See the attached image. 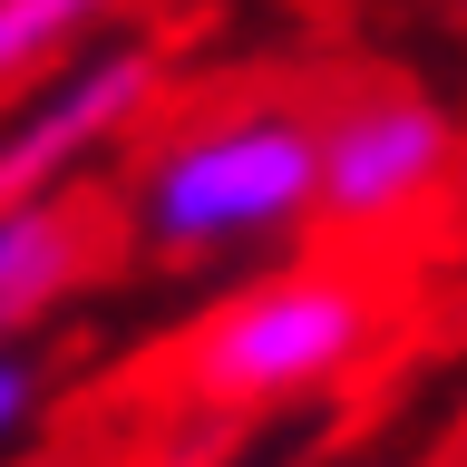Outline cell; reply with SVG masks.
<instances>
[{"label": "cell", "mask_w": 467, "mask_h": 467, "mask_svg": "<svg viewBox=\"0 0 467 467\" xmlns=\"http://www.w3.org/2000/svg\"><path fill=\"white\" fill-rule=\"evenodd\" d=\"M458 127L419 88H370L321 117V214L331 224H400L448 185Z\"/></svg>", "instance_id": "4"}, {"label": "cell", "mask_w": 467, "mask_h": 467, "mask_svg": "<svg viewBox=\"0 0 467 467\" xmlns=\"http://www.w3.org/2000/svg\"><path fill=\"white\" fill-rule=\"evenodd\" d=\"M117 10H127V0H0V88L39 78L49 58H68L78 39H98Z\"/></svg>", "instance_id": "6"}, {"label": "cell", "mask_w": 467, "mask_h": 467, "mask_svg": "<svg viewBox=\"0 0 467 467\" xmlns=\"http://www.w3.org/2000/svg\"><path fill=\"white\" fill-rule=\"evenodd\" d=\"M302 214H321V127L292 108L204 117L137 166V234L175 263L273 244Z\"/></svg>", "instance_id": "1"}, {"label": "cell", "mask_w": 467, "mask_h": 467, "mask_svg": "<svg viewBox=\"0 0 467 467\" xmlns=\"http://www.w3.org/2000/svg\"><path fill=\"white\" fill-rule=\"evenodd\" d=\"M156 78H166V58L146 49V39H88V49H68L39 88H20L10 117H0V204L68 195L146 117Z\"/></svg>", "instance_id": "3"}, {"label": "cell", "mask_w": 467, "mask_h": 467, "mask_svg": "<svg viewBox=\"0 0 467 467\" xmlns=\"http://www.w3.org/2000/svg\"><path fill=\"white\" fill-rule=\"evenodd\" d=\"M78 263H88V224H78V204H68V195L0 204V350L20 341L49 302H68Z\"/></svg>", "instance_id": "5"}, {"label": "cell", "mask_w": 467, "mask_h": 467, "mask_svg": "<svg viewBox=\"0 0 467 467\" xmlns=\"http://www.w3.org/2000/svg\"><path fill=\"white\" fill-rule=\"evenodd\" d=\"M379 331V302L360 273H273V283H244L234 302L204 312V331L185 341V379L195 400H292V389H321L341 379Z\"/></svg>", "instance_id": "2"}, {"label": "cell", "mask_w": 467, "mask_h": 467, "mask_svg": "<svg viewBox=\"0 0 467 467\" xmlns=\"http://www.w3.org/2000/svg\"><path fill=\"white\" fill-rule=\"evenodd\" d=\"M39 389H49V379H39V360L10 341V350H0V458H10V448H20V429L39 419Z\"/></svg>", "instance_id": "7"}]
</instances>
